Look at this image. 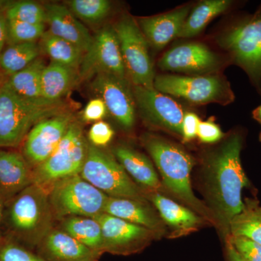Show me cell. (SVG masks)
I'll return each mask as SVG.
<instances>
[{"label": "cell", "instance_id": "cell-1", "mask_svg": "<svg viewBox=\"0 0 261 261\" xmlns=\"http://www.w3.org/2000/svg\"><path fill=\"white\" fill-rule=\"evenodd\" d=\"M243 142L240 133L231 134L205 161L204 171L209 209L215 222L226 237L229 235L231 221L243 211L242 191L250 185L240 159Z\"/></svg>", "mask_w": 261, "mask_h": 261}, {"label": "cell", "instance_id": "cell-2", "mask_svg": "<svg viewBox=\"0 0 261 261\" xmlns=\"http://www.w3.org/2000/svg\"><path fill=\"white\" fill-rule=\"evenodd\" d=\"M142 142L161 173L164 186L205 219L214 221L210 209L192 191L190 173L195 164L193 157L181 146L160 136L145 134Z\"/></svg>", "mask_w": 261, "mask_h": 261}, {"label": "cell", "instance_id": "cell-3", "mask_svg": "<svg viewBox=\"0 0 261 261\" xmlns=\"http://www.w3.org/2000/svg\"><path fill=\"white\" fill-rule=\"evenodd\" d=\"M63 109L62 103L40 104L28 100L5 83L0 87V149L18 147L37 123L65 112Z\"/></svg>", "mask_w": 261, "mask_h": 261}, {"label": "cell", "instance_id": "cell-4", "mask_svg": "<svg viewBox=\"0 0 261 261\" xmlns=\"http://www.w3.org/2000/svg\"><path fill=\"white\" fill-rule=\"evenodd\" d=\"M8 202L10 230L29 245H39L50 231L54 216L47 192L32 184Z\"/></svg>", "mask_w": 261, "mask_h": 261}, {"label": "cell", "instance_id": "cell-5", "mask_svg": "<svg viewBox=\"0 0 261 261\" xmlns=\"http://www.w3.org/2000/svg\"><path fill=\"white\" fill-rule=\"evenodd\" d=\"M80 176L108 197L147 202V194L130 177L113 153L89 142Z\"/></svg>", "mask_w": 261, "mask_h": 261}, {"label": "cell", "instance_id": "cell-6", "mask_svg": "<svg viewBox=\"0 0 261 261\" xmlns=\"http://www.w3.org/2000/svg\"><path fill=\"white\" fill-rule=\"evenodd\" d=\"M88 141L73 121L53 154L33 169V184L48 192L57 182L80 175L87 158Z\"/></svg>", "mask_w": 261, "mask_h": 261}, {"label": "cell", "instance_id": "cell-7", "mask_svg": "<svg viewBox=\"0 0 261 261\" xmlns=\"http://www.w3.org/2000/svg\"><path fill=\"white\" fill-rule=\"evenodd\" d=\"M48 198L57 218H94L104 213L108 196L76 175L57 182L48 192Z\"/></svg>", "mask_w": 261, "mask_h": 261}, {"label": "cell", "instance_id": "cell-8", "mask_svg": "<svg viewBox=\"0 0 261 261\" xmlns=\"http://www.w3.org/2000/svg\"><path fill=\"white\" fill-rule=\"evenodd\" d=\"M219 43L252 83L260 87L261 8L228 29L219 38Z\"/></svg>", "mask_w": 261, "mask_h": 261}, {"label": "cell", "instance_id": "cell-9", "mask_svg": "<svg viewBox=\"0 0 261 261\" xmlns=\"http://www.w3.org/2000/svg\"><path fill=\"white\" fill-rule=\"evenodd\" d=\"M113 27L119 41L126 77L132 85L153 89L155 75L148 42L138 23L130 15L125 14Z\"/></svg>", "mask_w": 261, "mask_h": 261}, {"label": "cell", "instance_id": "cell-10", "mask_svg": "<svg viewBox=\"0 0 261 261\" xmlns=\"http://www.w3.org/2000/svg\"><path fill=\"white\" fill-rule=\"evenodd\" d=\"M154 89L195 104L226 105L234 97L227 81L219 75H159L154 77Z\"/></svg>", "mask_w": 261, "mask_h": 261}, {"label": "cell", "instance_id": "cell-11", "mask_svg": "<svg viewBox=\"0 0 261 261\" xmlns=\"http://www.w3.org/2000/svg\"><path fill=\"white\" fill-rule=\"evenodd\" d=\"M100 73L127 78L119 41L111 25L98 31L84 53L80 68V81L89 80Z\"/></svg>", "mask_w": 261, "mask_h": 261}, {"label": "cell", "instance_id": "cell-12", "mask_svg": "<svg viewBox=\"0 0 261 261\" xmlns=\"http://www.w3.org/2000/svg\"><path fill=\"white\" fill-rule=\"evenodd\" d=\"M94 219L102 228L104 252L121 255L137 253L158 236L148 228L105 213Z\"/></svg>", "mask_w": 261, "mask_h": 261}, {"label": "cell", "instance_id": "cell-13", "mask_svg": "<svg viewBox=\"0 0 261 261\" xmlns=\"http://www.w3.org/2000/svg\"><path fill=\"white\" fill-rule=\"evenodd\" d=\"M73 121L71 113L63 112L33 127L23 141L22 152L32 171L54 152Z\"/></svg>", "mask_w": 261, "mask_h": 261}, {"label": "cell", "instance_id": "cell-14", "mask_svg": "<svg viewBox=\"0 0 261 261\" xmlns=\"http://www.w3.org/2000/svg\"><path fill=\"white\" fill-rule=\"evenodd\" d=\"M91 88L106 104L108 113L125 130L135 126L136 103L132 86L127 78L122 79L106 73L94 77Z\"/></svg>", "mask_w": 261, "mask_h": 261}, {"label": "cell", "instance_id": "cell-15", "mask_svg": "<svg viewBox=\"0 0 261 261\" xmlns=\"http://www.w3.org/2000/svg\"><path fill=\"white\" fill-rule=\"evenodd\" d=\"M132 91L136 107L146 122L181 137L185 113L181 106L154 88L132 85Z\"/></svg>", "mask_w": 261, "mask_h": 261}, {"label": "cell", "instance_id": "cell-16", "mask_svg": "<svg viewBox=\"0 0 261 261\" xmlns=\"http://www.w3.org/2000/svg\"><path fill=\"white\" fill-rule=\"evenodd\" d=\"M220 65L219 56L205 44L197 42L173 47L159 61L161 70L198 75L215 71Z\"/></svg>", "mask_w": 261, "mask_h": 261}, {"label": "cell", "instance_id": "cell-17", "mask_svg": "<svg viewBox=\"0 0 261 261\" xmlns=\"http://www.w3.org/2000/svg\"><path fill=\"white\" fill-rule=\"evenodd\" d=\"M33 184L32 168L23 154L13 149H0V193L5 202Z\"/></svg>", "mask_w": 261, "mask_h": 261}, {"label": "cell", "instance_id": "cell-18", "mask_svg": "<svg viewBox=\"0 0 261 261\" xmlns=\"http://www.w3.org/2000/svg\"><path fill=\"white\" fill-rule=\"evenodd\" d=\"M46 10V24L53 35L65 39L87 53L92 37L88 29L81 23L67 7L50 3L44 6Z\"/></svg>", "mask_w": 261, "mask_h": 261}, {"label": "cell", "instance_id": "cell-19", "mask_svg": "<svg viewBox=\"0 0 261 261\" xmlns=\"http://www.w3.org/2000/svg\"><path fill=\"white\" fill-rule=\"evenodd\" d=\"M38 246L47 261H98L100 256L63 230L51 229Z\"/></svg>", "mask_w": 261, "mask_h": 261}, {"label": "cell", "instance_id": "cell-20", "mask_svg": "<svg viewBox=\"0 0 261 261\" xmlns=\"http://www.w3.org/2000/svg\"><path fill=\"white\" fill-rule=\"evenodd\" d=\"M190 11V7L184 6L164 14L141 18L137 23L148 44L161 50L178 37Z\"/></svg>", "mask_w": 261, "mask_h": 261}, {"label": "cell", "instance_id": "cell-21", "mask_svg": "<svg viewBox=\"0 0 261 261\" xmlns=\"http://www.w3.org/2000/svg\"><path fill=\"white\" fill-rule=\"evenodd\" d=\"M104 213L148 228L157 234L164 231L162 219H160L148 202L108 197Z\"/></svg>", "mask_w": 261, "mask_h": 261}, {"label": "cell", "instance_id": "cell-22", "mask_svg": "<svg viewBox=\"0 0 261 261\" xmlns=\"http://www.w3.org/2000/svg\"><path fill=\"white\" fill-rule=\"evenodd\" d=\"M112 153L137 185L149 192H158L162 187L153 165L140 151L126 145L113 147Z\"/></svg>", "mask_w": 261, "mask_h": 261}, {"label": "cell", "instance_id": "cell-23", "mask_svg": "<svg viewBox=\"0 0 261 261\" xmlns=\"http://www.w3.org/2000/svg\"><path fill=\"white\" fill-rule=\"evenodd\" d=\"M80 82L78 70L51 62L42 71V97L48 102L62 103V98Z\"/></svg>", "mask_w": 261, "mask_h": 261}, {"label": "cell", "instance_id": "cell-24", "mask_svg": "<svg viewBox=\"0 0 261 261\" xmlns=\"http://www.w3.org/2000/svg\"><path fill=\"white\" fill-rule=\"evenodd\" d=\"M147 198L151 200L159 211L163 221L179 233H186L195 229L203 222L202 218L195 212L167 198L159 192H149L147 194Z\"/></svg>", "mask_w": 261, "mask_h": 261}, {"label": "cell", "instance_id": "cell-25", "mask_svg": "<svg viewBox=\"0 0 261 261\" xmlns=\"http://www.w3.org/2000/svg\"><path fill=\"white\" fill-rule=\"evenodd\" d=\"M46 65L42 58H38L21 71L7 79L5 84L13 92L28 100L40 104H57L44 100L41 92V79Z\"/></svg>", "mask_w": 261, "mask_h": 261}, {"label": "cell", "instance_id": "cell-26", "mask_svg": "<svg viewBox=\"0 0 261 261\" xmlns=\"http://www.w3.org/2000/svg\"><path fill=\"white\" fill-rule=\"evenodd\" d=\"M61 226L62 230L86 247L100 255L104 253L102 228L94 218L81 216L65 218L62 221Z\"/></svg>", "mask_w": 261, "mask_h": 261}, {"label": "cell", "instance_id": "cell-27", "mask_svg": "<svg viewBox=\"0 0 261 261\" xmlns=\"http://www.w3.org/2000/svg\"><path fill=\"white\" fill-rule=\"evenodd\" d=\"M41 51L50 58L51 62L79 70L84 53L65 39H61L46 31L39 41Z\"/></svg>", "mask_w": 261, "mask_h": 261}, {"label": "cell", "instance_id": "cell-28", "mask_svg": "<svg viewBox=\"0 0 261 261\" xmlns=\"http://www.w3.org/2000/svg\"><path fill=\"white\" fill-rule=\"evenodd\" d=\"M229 0H205L192 10L178 33V38H190L198 35L209 22L230 8Z\"/></svg>", "mask_w": 261, "mask_h": 261}, {"label": "cell", "instance_id": "cell-29", "mask_svg": "<svg viewBox=\"0 0 261 261\" xmlns=\"http://www.w3.org/2000/svg\"><path fill=\"white\" fill-rule=\"evenodd\" d=\"M40 53L37 42L6 45L0 53V70L8 79L36 61Z\"/></svg>", "mask_w": 261, "mask_h": 261}, {"label": "cell", "instance_id": "cell-30", "mask_svg": "<svg viewBox=\"0 0 261 261\" xmlns=\"http://www.w3.org/2000/svg\"><path fill=\"white\" fill-rule=\"evenodd\" d=\"M229 235L245 237L261 245V206L258 202L247 199L243 211L231 221Z\"/></svg>", "mask_w": 261, "mask_h": 261}, {"label": "cell", "instance_id": "cell-31", "mask_svg": "<svg viewBox=\"0 0 261 261\" xmlns=\"http://www.w3.org/2000/svg\"><path fill=\"white\" fill-rule=\"evenodd\" d=\"M67 8L76 17L87 23H97L107 18L111 10L108 0H71Z\"/></svg>", "mask_w": 261, "mask_h": 261}, {"label": "cell", "instance_id": "cell-32", "mask_svg": "<svg viewBox=\"0 0 261 261\" xmlns=\"http://www.w3.org/2000/svg\"><path fill=\"white\" fill-rule=\"evenodd\" d=\"M8 20L32 24H46L45 8L33 1L9 3L5 6Z\"/></svg>", "mask_w": 261, "mask_h": 261}, {"label": "cell", "instance_id": "cell-33", "mask_svg": "<svg viewBox=\"0 0 261 261\" xmlns=\"http://www.w3.org/2000/svg\"><path fill=\"white\" fill-rule=\"evenodd\" d=\"M45 25L46 24H32L8 20L7 45L37 42L46 32Z\"/></svg>", "mask_w": 261, "mask_h": 261}, {"label": "cell", "instance_id": "cell-34", "mask_svg": "<svg viewBox=\"0 0 261 261\" xmlns=\"http://www.w3.org/2000/svg\"><path fill=\"white\" fill-rule=\"evenodd\" d=\"M245 261H261V245L242 236L228 235L227 239Z\"/></svg>", "mask_w": 261, "mask_h": 261}, {"label": "cell", "instance_id": "cell-35", "mask_svg": "<svg viewBox=\"0 0 261 261\" xmlns=\"http://www.w3.org/2000/svg\"><path fill=\"white\" fill-rule=\"evenodd\" d=\"M0 261H47L39 254L33 253L14 243H7L0 247Z\"/></svg>", "mask_w": 261, "mask_h": 261}, {"label": "cell", "instance_id": "cell-36", "mask_svg": "<svg viewBox=\"0 0 261 261\" xmlns=\"http://www.w3.org/2000/svg\"><path fill=\"white\" fill-rule=\"evenodd\" d=\"M114 134L112 127L107 122H96L89 130L88 142L94 147L102 148L111 142Z\"/></svg>", "mask_w": 261, "mask_h": 261}, {"label": "cell", "instance_id": "cell-37", "mask_svg": "<svg viewBox=\"0 0 261 261\" xmlns=\"http://www.w3.org/2000/svg\"><path fill=\"white\" fill-rule=\"evenodd\" d=\"M108 111L101 98L95 97L89 100L82 113V121L86 123H96L102 121L107 116Z\"/></svg>", "mask_w": 261, "mask_h": 261}, {"label": "cell", "instance_id": "cell-38", "mask_svg": "<svg viewBox=\"0 0 261 261\" xmlns=\"http://www.w3.org/2000/svg\"><path fill=\"white\" fill-rule=\"evenodd\" d=\"M224 136L222 130L213 120L200 122L197 137L203 143H216L223 139Z\"/></svg>", "mask_w": 261, "mask_h": 261}, {"label": "cell", "instance_id": "cell-39", "mask_svg": "<svg viewBox=\"0 0 261 261\" xmlns=\"http://www.w3.org/2000/svg\"><path fill=\"white\" fill-rule=\"evenodd\" d=\"M200 122V118L195 113H185L181 124V137L184 142H190L197 137Z\"/></svg>", "mask_w": 261, "mask_h": 261}, {"label": "cell", "instance_id": "cell-40", "mask_svg": "<svg viewBox=\"0 0 261 261\" xmlns=\"http://www.w3.org/2000/svg\"><path fill=\"white\" fill-rule=\"evenodd\" d=\"M7 4L0 6V53L6 47L8 42V20L5 13Z\"/></svg>", "mask_w": 261, "mask_h": 261}, {"label": "cell", "instance_id": "cell-41", "mask_svg": "<svg viewBox=\"0 0 261 261\" xmlns=\"http://www.w3.org/2000/svg\"><path fill=\"white\" fill-rule=\"evenodd\" d=\"M226 256L227 261H245L239 255L231 243L226 240Z\"/></svg>", "mask_w": 261, "mask_h": 261}, {"label": "cell", "instance_id": "cell-42", "mask_svg": "<svg viewBox=\"0 0 261 261\" xmlns=\"http://www.w3.org/2000/svg\"><path fill=\"white\" fill-rule=\"evenodd\" d=\"M260 88H261V82H260ZM252 117L255 121L258 122L260 123L261 126V104L258 107L255 108L252 113ZM260 141H261V130L260 133Z\"/></svg>", "mask_w": 261, "mask_h": 261}, {"label": "cell", "instance_id": "cell-43", "mask_svg": "<svg viewBox=\"0 0 261 261\" xmlns=\"http://www.w3.org/2000/svg\"><path fill=\"white\" fill-rule=\"evenodd\" d=\"M5 200L3 199V196L0 193V240L2 239V232H1V224L2 221H3V208H4Z\"/></svg>", "mask_w": 261, "mask_h": 261}, {"label": "cell", "instance_id": "cell-44", "mask_svg": "<svg viewBox=\"0 0 261 261\" xmlns=\"http://www.w3.org/2000/svg\"><path fill=\"white\" fill-rule=\"evenodd\" d=\"M6 80V76H5L4 74H3V72H2V70H0V87H1L2 86H3V84L5 83Z\"/></svg>", "mask_w": 261, "mask_h": 261}]
</instances>
